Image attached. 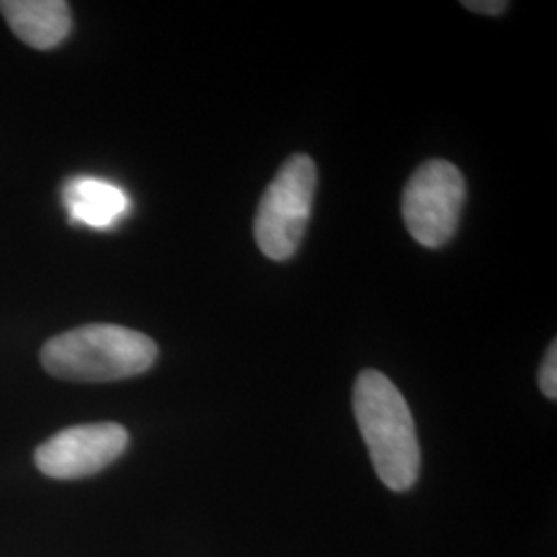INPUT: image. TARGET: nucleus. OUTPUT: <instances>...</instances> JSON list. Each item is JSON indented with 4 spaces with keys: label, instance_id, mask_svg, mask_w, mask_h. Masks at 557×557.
Segmentation results:
<instances>
[{
    "label": "nucleus",
    "instance_id": "nucleus-1",
    "mask_svg": "<svg viewBox=\"0 0 557 557\" xmlns=\"http://www.w3.org/2000/svg\"><path fill=\"white\" fill-rule=\"evenodd\" d=\"M354 411L380 481L393 492L416 485L421 467L411 409L379 370H363L354 388Z\"/></svg>",
    "mask_w": 557,
    "mask_h": 557
},
{
    "label": "nucleus",
    "instance_id": "nucleus-2",
    "mask_svg": "<svg viewBox=\"0 0 557 557\" xmlns=\"http://www.w3.org/2000/svg\"><path fill=\"white\" fill-rule=\"evenodd\" d=\"M44 370L71 382H112L147 372L158 345L139 331L119 324H87L50 338L41 347Z\"/></svg>",
    "mask_w": 557,
    "mask_h": 557
},
{
    "label": "nucleus",
    "instance_id": "nucleus-3",
    "mask_svg": "<svg viewBox=\"0 0 557 557\" xmlns=\"http://www.w3.org/2000/svg\"><path fill=\"white\" fill-rule=\"evenodd\" d=\"M317 165L308 156H292L281 165L260 200L255 238L264 257L287 260L296 255L312 213Z\"/></svg>",
    "mask_w": 557,
    "mask_h": 557
},
{
    "label": "nucleus",
    "instance_id": "nucleus-4",
    "mask_svg": "<svg viewBox=\"0 0 557 557\" xmlns=\"http://www.w3.org/2000/svg\"><path fill=\"white\" fill-rule=\"evenodd\" d=\"M467 197L465 178L450 161L423 163L403 193L409 234L425 248H440L455 236Z\"/></svg>",
    "mask_w": 557,
    "mask_h": 557
},
{
    "label": "nucleus",
    "instance_id": "nucleus-5",
    "mask_svg": "<svg viewBox=\"0 0 557 557\" xmlns=\"http://www.w3.org/2000/svg\"><path fill=\"white\" fill-rule=\"evenodd\" d=\"M128 440L126 428L112 421L73 425L38 446L36 465L46 478H89L120 458Z\"/></svg>",
    "mask_w": 557,
    "mask_h": 557
},
{
    "label": "nucleus",
    "instance_id": "nucleus-6",
    "mask_svg": "<svg viewBox=\"0 0 557 557\" xmlns=\"http://www.w3.org/2000/svg\"><path fill=\"white\" fill-rule=\"evenodd\" d=\"M0 13L21 41L38 50L59 46L71 32L69 2L62 0H2Z\"/></svg>",
    "mask_w": 557,
    "mask_h": 557
},
{
    "label": "nucleus",
    "instance_id": "nucleus-7",
    "mask_svg": "<svg viewBox=\"0 0 557 557\" xmlns=\"http://www.w3.org/2000/svg\"><path fill=\"white\" fill-rule=\"evenodd\" d=\"M62 200L69 220L98 230L116 225L131 209V199L120 186L91 176L69 180L62 190Z\"/></svg>",
    "mask_w": 557,
    "mask_h": 557
},
{
    "label": "nucleus",
    "instance_id": "nucleus-8",
    "mask_svg": "<svg viewBox=\"0 0 557 557\" xmlns=\"http://www.w3.org/2000/svg\"><path fill=\"white\" fill-rule=\"evenodd\" d=\"M539 386L543 395L552 400L557 398V343L554 341L545 354L539 370Z\"/></svg>",
    "mask_w": 557,
    "mask_h": 557
},
{
    "label": "nucleus",
    "instance_id": "nucleus-9",
    "mask_svg": "<svg viewBox=\"0 0 557 557\" xmlns=\"http://www.w3.org/2000/svg\"><path fill=\"white\" fill-rule=\"evenodd\" d=\"M465 9L479 13V15H499L508 9V2L504 0H469V2H462Z\"/></svg>",
    "mask_w": 557,
    "mask_h": 557
}]
</instances>
